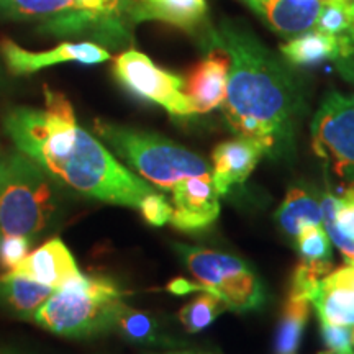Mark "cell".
Instances as JSON below:
<instances>
[{"label": "cell", "instance_id": "obj_1", "mask_svg": "<svg viewBox=\"0 0 354 354\" xmlns=\"http://www.w3.org/2000/svg\"><path fill=\"white\" fill-rule=\"evenodd\" d=\"M17 151L57 183L112 205L140 209L153 184L123 166L95 136L79 127L68 97L44 87V107H17L3 117Z\"/></svg>", "mask_w": 354, "mask_h": 354}, {"label": "cell", "instance_id": "obj_2", "mask_svg": "<svg viewBox=\"0 0 354 354\" xmlns=\"http://www.w3.org/2000/svg\"><path fill=\"white\" fill-rule=\"evenodd\" d=\"M230 56L223 113L243 138L258 141L271 159H290L295 151L302 92L286 59L276 56L240 21L223 20L210 35V46Z\"/></svg>", "mask_w": 354, "mask_h": 354}, {"label": "cell", "instance_id": "obj_3", "mask_svg": "<svg viewBox=\"0 0 354 354\" xmlns=\"http://www.w3.org/2000/svg\"><path fill=\"white\" fill-rule=\"evenodd\" d=\"M125 290L104 277H74L53 292L32 322L64 338H91L113 331Z\"/></svg>", "mask_w": 354, "mask_h": 354}, {"label": "cell", "instance_id": "obj_4", "mask_svg": "<svg viewBox=\"0 0 354 354\" xmlns=\"http://www.w3.org/2000/svg\"><path fill=\"white\" fill-rule=\"evenodd\" d=\"M95 131L128 166L162 190L185 177H212L205 159L156 133L104 120L95 122Z\"/></svg>", "mask_w": 354, "mask_h": 354}, {"label": "cell", "instance_id": "obj_5", "mask_svg": "<svg viewBox=\"0 0 354 354\" xmlns=\"http://www.w3.org/2000/svg\"><path fill=\"white\" fill-rule=\"evenodd\" d=\"M51 179L20 151L0 159V236L33 240L48 227L56 212Z\"/></svg>", "mask_w": 354, "mask_h": 354}, {"label": "cell", "instance_id": "obj_6", "mask_svg": "<svg viewBox=\"0 0 354 354\" xmlns=\"http://www.w3.org/2000/svg\"><path fill=\"white\" fill-rule=\"evenodd\" d=\"M0 17L38 21L41 32L59 38L91 37L110 46H122L131 39L130 30L84 10L79 0H0Z\"/></svg>", "mask_w": 354, "mask_h": 354}, {"label": "cell", "instance_id": "obj_7", "mask_svg": "<svg viewBox=\"0 0 354 354\" xmlns=\"http://www.w3.org/2000/svg\"><path fill=\"white\" fill-rule=\"evenodd\" d=\"M176 250L205 292L220 297L227 308L243 313L264 304L263 284L243 259L198 246L176 245Z\"/></svg>", "mask_w": 354, "mask_h": 354}, {"label": "cell", "instance_id": "obj_8", "mask_svg": "<svg viewBox=\"0 0 354 354\" xmlns=\"http://www.w3.org/2000/svg\"><path fill=\"white\" fill-rule=\"evenodd\" d=\"M312 148L339 179L354 184V95L330 92L313 117Z\"/></svg>", "mask_w": 354, "mask_h": 354}, {"label": "cell", "instance_id": "obj_9", "mask_svg": "<svg viewBox=\"0 0 354 354\" xmlns=\"http://www.w3.org/2000/svg\"><path fill=\"white\" fill-rule=\"evenodd\" d=\"M113 74L117 81L131 92L176 117H190L196 113L192 102L185 94V79L159 68L145 53L138 50L123 51L115 57Z\"/></svg>", "mask_w": 354, "mask_h": 354}, {"label": "cell", "instance_id": "obj_10", "mask_svg": "<svg viewBox=\"0 0 354 354\" xmlns=\"http://www.w3.org/2000/svg\"><path fill=\"white\" fill-rule=\"evenodd\" d=\"M0 55L3 57L7 69L15 76L38 73V71L51 68L55 64L79 63V64H100L110 59L107 48L100 46L94 41L71 43L64 41L53 50L46 51H28L13 43L12 39H2Z\"/></svg>", "mask_w": 354, "mask_h": 354}, {"label": "cell", "instance_id": "obj_11", "mask_svg": "<svg viewBox=\"0 0 354 354\" xmlns=\"http://www.w3.org/2000/svg\"><path fill=\"white\" fill-rule=\"evenodd\" d=\"M171 223L180 232L210 227L220 215V194L212 177H185L174 184Z\"/></svg>", "mask_w": 354, "mask_h": 354}, {"label": "cell", "instance_id": "obj_12", "mask_svg": "<svg viewBox=\"0 0 354 354\" xmlns=\"http://www.w3.org/2000/svg\"><path fill=\"white\" fill-rule=\"evenodd\" d=\"M230 56L220 46H214L198 61L185 79L184 91L196 113H209L223 105L227 97Z\"/></svg>", "mask_w": 354, "mask_h": 354}, {"label": "cell", "instance_id": "obj_13", "mask_svg": "<svg viewBox=\"0 0 354 354\" xmlns=\"http://www.w3.org/2000/svg\"><path fill=\"white\" fill-rule=\"evenodd\" d=\"M263 156V146L258 141L243 136L216 145L212 153V161H214L212 180L220 196L230 192L233 185L245 183L253 174L254 167Z\"/></svg>", "mask_w": 354, "mask_h": 354}, {"label": "cell", "instance_id": "obj_14", "mask_svg": "<svg viewBox=\"0 0 354 354\" xmlns=\"http://www.w3.org/2000/svg\"><path fill=\"white\" fill-rule=\"evenodd\" d=\"M10 272L33 279L44 286L53 287L55 290L61 289L74 277L82 274L79 271L76 259L69 248L59 238H53L39 246L38 250H35L33 253H28V256Z\"/></svg>", "mask_w": 354, "mask_h": 354}, {"label": "cell", "instance_id": "obj_15", "mask_svg": "<svg viewBox=\"0 0 354 354\" xmlns=\"http://www.w3.org/2000/svg\"><path fill=\"white\" fill-rule=\"evenodd\" d=\"M248 7L274 33L290 39L315 26L322 0H253Z\"/></svg>", "mask_w": 354, "mask_h": 354}, {"label": "cell", "instance_id": "obj_16", "mask_svg": "<svg viewBox=\"0 0 354 354\" xmlns=\"http://www.w3.org/2000/svg\"><path fill=\"white\" fill-rule=\"evenodd\" d=\"M207 15V0H138L131 10V24L156 20L185 32H196Z\"/></svg>", "mask_w": 354, "mask_h": 354}, {"label": "cell", "instance_id": "obj_17", "mask_svg": "<svg viewBox=\"0 0 354 354\" xmlns=\"http://www.w3.org/2000/svg\"><path fill=\"white\" fill-rule=\"evenodd\" d=\"M53 292V287L10 271L0 277V304L24 320H32Z\"/></svg>", "mask_w": 354, "mask_h": 354}, {"label": "cell", "instance_id": "obj_18", "mask_svg": "<svg viewBox=\"0 0 354 354\" xmlns=\"http://www.w3.org/2000/svg\"><path fill=\"white\" fill-rule=\"evenodd\" d=\"M279 50L287 64L299 66V68L318 66L325 61L336 63L342 57L338 41L331 35L323 33L317 28L287 39Z\"/></svg>", "mask_w": 354, "mask_h": 354}, {"label": "cell", "instance_id": "obj_19", "mask_svg": "<svg viewBox=\"0 0 354 354\" xmlns=\"http://www.w3.org/2000/svg\"><path fill=\"white\" fill-rule=\"evenodd\" d=\"M315 28L328 33L339 44V61L354 57V0H322Z\"/></svg>", "mask_w": 354, "mask_h": 354}, {"label": "cell", "instance_id": "obj_20", "mask_svg": "<svg viewBox=\"0 0 354 354\" xmlns=\"http://www.w3.org/2000/svg\"><path fill=\"white\" fill-rule=\"evenodd\" d=\"M312 304L320 322L354 326V290L335 281L330 274L320 282Z\"/></svg>", "mask_w": 354, "mask_h": 354}, {"label": "cell", "instance_id": "obj_21", "mask_svg": "<svg viewBox=\"0 0 354 354\" xmlns=\"http://www.w3.org/2000/svg\"><path fill=\"white\" fill-rule=\"evenodd\" d=\"M276 220L287 236L297 240L307 227L322 225L320 203L304 189L294 187L287 192L284 202L277 209Z\"/></svg>", "mask_w": 354, "mask_h": 354}, {"label": "cell", "instance_id": "obj_22", "mask_svg": "<svg viewBox=\"0 0 354 354\" xmlns=\"http://www.w3.org/2000/svg\"><path fill=\"white\" fill-rule=\"evenodd\" d=\"M310 317V302L289 297L282 308L276 330L274 354H299L300 339Z\"/></svg>", "mask_w": 354, "mask_h": 354}, {"label": "cell", "instance_id": "obj_23", "mask_svg": "<svg viewBox=\"0 0 354 354\" xmlns=\"http://www.w3.org/2000/svg\"><path fill=\"white\" fill-rule=\"evenodd\" d=\"M113 331L136 344H159L162 335L156 318L123 304L113 322Z\"/></svg>", "mask_w": 354, "mask_h": 354}, {"label": "cell", "instance_id": "obj_24", "mask_svg": "<svg viewBox=\"0 0 354 354\" xmlns=\"http://www.w3.org/2000/svg\"><path fill=\"white\" fill-rule=\"evenodd\" d=\"M227 310L223 300L212 292H203L179 310V322L189 333H201Z\"/></svg>", "mask_w": 354, "mask_h": 354}, {"label": "cell", "instance_id": "obj_25", "mask_svg": "<svg viewBox=\"0 0 354 354\" xmlns=\"http://www.w3.org/2000/svg\"><path fill=\"white\" fill-rule=\"evenodd\" d=\"M331 269H333V263H310V261L300 259L292 274L289 297L304 299L312 304L318 286L331 272Z\"/></svg>", "mask_w": 354, "mask_h": 354}, {"label": "cell", "instance_id": "obj_26", "mask_svg": "<svg viewBox=\"0 0 354 354\" xmlns=\"http://www.w3.org/2000/svg\"><path fill=\"white\" fill-rule=\"evenodd\" d=\"M300 259L310 263H333L331 261V240L320 225L307 227L295 240Z\"/></svg>", "mask_w": 354, "mask_h": 354}, {"label": "cell", "instance_id": "obj_27", "mask_svg": "<svg viewBox=\"0 0 354 354\" xmlns=\"http://www.w3.org/2000/svg\"><path fill=\"white\" fill-rule=\"evenodd\" d=\"M140 210L146 223L151 227H165L172 216V205L162 194L158 192L146 196L140 203Z\"/></svg>", "mask_w": 354, "mask_h": 354}, {"label": "cell", "instance_id": "obj_28", "mask_svg": "<svg viewBox=\"0 0 354 354\" xmlns=\"http://www.w3.org/2000/svg\"><path fill=\"white\" fill-rule=\"evenodd\" d=\"M33 240L26 236H0V266L3 269H15L30 253Z\"/></svg>", "mask_w": 354, "mask_h": 354}, {"label": "cell", "instance_id": "obj_29", "mask_svg": "<svg viewBox=\"0 0 354 354\" xmlns=\"http://www.w3.org/2000/svg\"><path fill=\"white\" fill-rule=\"evenodd\" d=\"M320 335L326 349L330 351H353L354 326L320 323Z\"/></svg>", "mask_w": 354, "mask_h": 354}, {"label": "cell", "instance_id": "obj_30", "mask_svg": "<svg viewBox=\"0 0 354 354\" xmlns=\"http://www.w3.org/2000/svg\"><path fill=\"white\" fill-rule=\"evenodd\" d=\"M335 223L339 232L354 240V185L343 190L338 197Z\"/></svg>", "mask_w": 354, "mask_h": 354}, {"label": "cell", "instance_id": "obj_31", "mask_svg": "<svg viewBox=\"0 0 354 354\" xmlns=\"http://www.w3.org/2000/svg\"><path fill=\"white\" fill-rule=\"evenodd\" d=\"M167 290L174 295H185V294H189V292H196V290L205 292V287H203L201 282L197 284V282H190V281H187V279L177 277L172 282H169Z\"/></svg>", "mask_w": 354, "mask_h": 354}, {"label": "cell", "instance_id": "obj_32", "mask_svg": "<svg viewBox=\"0 0 354 354\" xmlns=\"http://www.w3.org/2000/svg\"><path fill=\"white\" fill-rule=\"evenodd\" d=\"M330 276L333 277L335 281L342 282V284L348 286L349 289L354 290V266L348 264V266H344V268L336 269V271L333 274H330Z\"/></svg>", "mask_w": 354, "mask_h": 354}, {"label": "cell", "instance_id": "obj_33", "mask_svg": "<svg viewBox=\"0 0 354 354\" xmlns=\"http://www.w3.org/2000/svg\"><path fill=\"white\" fill-rule=\"evenodd\" d=\"M123 3H125V7L128 10V17H130V21H131V10H133V7L138 3V0H123ZM133 26H135V25H133Z\"/></svg>", "mask_w": 354, "mask_h": 354}, {"label": "cell", "instance_id": "obj_34", "mask_svg": "<svg viewBox=\"0 0 354 354\" xmlns=\"http://www.w3.org/2000/svg\"><path fill=\"white\" fill-rule=\"evenodd\" d=\"M318 354H354L353 351H330V349H326V351H322Z\"/></svg>", "mask_w": 354, "mask_h": 354}, {"label": "cell", "instance_id": "obj_35", "mask_svg": "<svg viewBox=\"0 0 354 354\" xmlns=\"http://www.w3.org/2000/svg\"><path fill=\"white\" fill-rule=\"evenodd\" d=\"M241 2L245 3V6H248V3H250V2H253V0H241Z\"/></svg>", "mask_w": 354, "mask_h": 354}, {"label": "cell", "instance_id": "obj_36", "mask_svg": "<svg viewBox=\"0 0 354 354\" xmlns=\"http://www.w3.org/2000/svg\"><path fill=\"white\" fill-rule=\"evenodd\" d=\"M0 354H12V353H7V351H0Z\"/></svg>", "mask_w": 354, "mask_h": 354}, {"label": "cell", "instance_id": "obj_37", "mask_svg": "<svg viewBox=\"0 0 354 354\" xmlns=\"http://www.w3.org/2000/svg\"><path fill=\"white\" fill-rule=\"evenodd\" d=\"M0 82H2V73H0Z\"/></svg>", "mask_w": 354, "mask_h": 354}]
</instances>
